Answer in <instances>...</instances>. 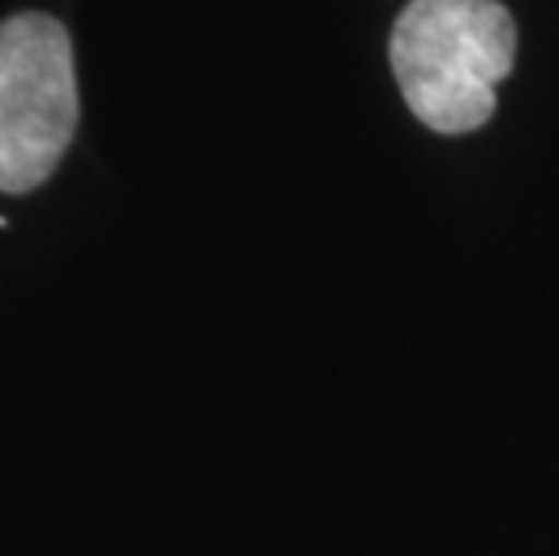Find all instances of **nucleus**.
Segmentation results:
<instances>
[{
  "instance_id": "2",
  "label": "nucleus",
  "mask_w": 559,
  "mask_h": 556,
  "mask_svg": "<svg viewBox=\"0 0 559 556\" xmlns=\"http://www.w3.org/2000/svg\"><path fill=\"white\" fill-rule=\"evenodd\" d=\"M73 44L58 19L19 11L0 22V192L26 196L58 170L76 134Z\"/></svg>"
},
{
  "instance_id": "1",
  "label": "nucleus",
  "mask_w": 559,
  "mask_h": 556,
  "mask_svg": "<svg viewBox=\"0 0 559 556\" xmlns=\"http://www.w3.org/2000/svg\"><path fill=\"white\" fill-rule=\"evenodd\" d=\"M513 62L516 22L498 0H412L390 37L404 102L437 134H469L491 120L495 87Z\"/></svg>"
}]
</instances>
